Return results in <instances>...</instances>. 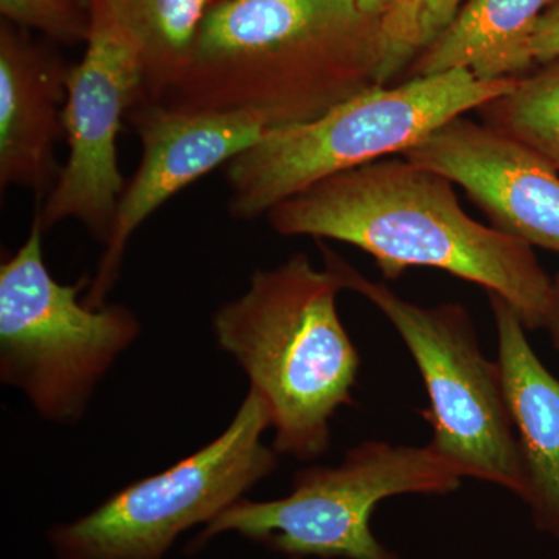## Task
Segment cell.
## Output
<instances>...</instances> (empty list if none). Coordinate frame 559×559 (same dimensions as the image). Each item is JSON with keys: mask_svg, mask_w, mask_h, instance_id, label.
<instances>
[{"mask_svg": "<svg viewBox=\"0 0 559 559\" xmlns=\"http://www.w3.org/2000/svg\"><path fill=\"white\" fill-rule=\"evenodd\" d=\"M455 183L403 156L340 173L280 202L267 223L282 237L347 242L388 280L433 267L509 301L527 330L546 329L554 278L532 246L485 226Z\"/></svg>", "mask_w": 559, "mask_h": 559, "instance_id": "cell-1", "label": "cell"}, {"mask_svg": "<svg viewBox=\"0 0 559 559\" xmlns=\"http://www.w3.org/2000/svg\"><path fill=\"white\" fill-rule=\"evenodd\" d=\"M384 68L382 20L355 0H218L189 69L157 105L245 112L277 130L388 86Z\"/></svg>", "mask_w": 559, "mask_h": 559, "instance_id": "cell-2", "label": "cell"}, {"mask_svg": "<svg viewBox=\"0 0 559 559\" xmlns=\"http://www.w3.org/2000/svg\"><path fill=\"white\" fill-rule=\"evenodd\" d=\"M336 272L307 253L259 270L212 319L218 347L248 374L271 414L272 448L312 462L330 450L331 421L353 406L360 356L337 312Z\"/></svg>", "mask_w": 559, "mask_h": 559, "instance_id": "cell-3", "label": "cell"}, {"mask_svg": "<svg viewBox=\"0 0 559 559\" xmlns=\"http://www.w3.org/2000/svg\"><path fill=\"white\" fill-rule=\"evenodd\" d=\"M514 83L479 80L465 69L415 76L360 92L308 123L266 131L226 165L227 210L235 219L266 216L320 180L400 156L448 121L502 97Z\"/></svg>", "mask_w": 559, "mask_h": 559, "instance_id": "cell-4", "label": "cell"}, {"mask_svg": "<svg viewBox=\"0 0 559 559\" xmlns=\"http://www.w3.org/2000/svg\"><path fill=\"white\" fill-rule=\"evenodd\" d=\"M320 248L323 264L336 272L344 289L374 305L409 349L428 392L429 406L419 414L430 428V450L463 479L498 485L524 500V468L500 366L481 352L468 310L403 299L326 246Z\"/></svg>", "mask_w": 559, "mask_h": 559, "instance_id": "cell-5", "label": "cell"}, {"mask_svg": "<svg viewBox=\"0 0 559 559\" xmlns=\"http://www.w3.org/2000/svg\"><path fill=\"white\" fill-rule=\"evenodd\" d=\"M462 480L428 444L364 441L337 466L297 471L285 498L238 500L204 525L187 551L197 554L216 536L237 533L289 558L400 559L371 530L378 503L403 495H451Z\"/></svg>", "mask_w": 559, "mask_h": 559, "instance_id": "cell-6", "label": "cell"}, {"mask_svg": "<svg viewBox=\"0 0 559 559\" xmlns=\"http://www.w3.org/2000/svg\"><path fill=\"white\" fill-rule=\"evenodd\" d=\"M44 234L33 218L27 240L0 266V381L39 417L73 425L142 325L124 305L86 307L79 294L90 278L64 285L51 277Z\"/></svg>", "mask_w": 559, "mask_h": 559, "instance_id": "cell-7", "label": "cell"}, {"mask_svg": "<svg viewBox=\"0 0 559 559\" xmlns=\"http://www.w3.org/2000/svg\"><path fill=\"white\" fill-rule=\"evenodd\" d=\"M271 414L249 390L227 428L170 468L127 485L97 509L50 530L57 559H162L194 525H207L277 468L263 443Z\"/></svg>", "mask_w": 559, "mask_h": 559, "instance_id": "cell-8", "label": "cell"}, {"mask_svg": "<svg viewBox=\"0 0 559 559\" xmlns=\"http://www.w3.org/2000/svg\"><path fill=\"white\" fill-rule=\"evenodd\" d=\"M83 60L68 70L62 128L69 156L35 218L44 231L75 219L95 240L108 241L124 179L117 157L121 120L142 98L143 68L134 44L90 0Z\"/></svg>", "mask_w": 559, "mask_h": 559, "instance_id": "cell-9", "label": "cell"}, {"mask_svg": "<svg viewBox=\"0 0 559 559\" xmlns=\"http://www.w3.org/2000/svg\"><path fill=\"white\" fill-rule=\"evenodd\" d=\"M142 159L121 194L116 221L84 305L102 308L120 277L128 242L165 202L259 143L267 127L245 112H210L139 103L128 112Z\"/></svg>", "mask_w": 559, "mask_h": 559, "instance_id": "cell-10", "label": "cell"}, {"mask_svg": "<svg viewBox=\"0 0 559 559\" xmlns=\"http://www.w3.org/2000/svg\"><path fill=\"white\" fill-rule=\"evenodd\" d=\"M400 156L452 180L496 229L559 253V171L518 140L462 116Z\"/></svg>", "mask_w": 559, "mask_h": 559, "instance_id": "cell-11", "label": "cell"}, {"mask_svg": "<svg viewBox=\"0 0 559 559\" xmlns=\"http://www.w3.org/2000/svg\"><path fill=\"white\" fill-rule=\"evenodd\" d=\"M498 362L525 477L524 502L539 532L559 540V380L544 366L509 301L488 294Z\"/></svg>", "mask_w": 559, "mask_h": 559, "instance_id": "cell-12", "label": "cell"}, {"mask_svg": "<svg viewBox=\"0 0 559 559\" xmlns=\"http://www.w3.org/2000/svg\"><path fill=\"white\" fill-rule=\"evenodd\" d=\"M68 70L3 25L0 32V183L36 194L57 182Z\"/></svg>", "mask_w": 559, "mask_h": 559, "instance_id": "cell-13", "label": "cell"}, {"mask_svg": "<svg viewBox=\"0 0 559 559\" xmlns=\"http://www.w3.org/2000/svg\"><path fill=\"white\" fill-rule=\"evenodd\" d=\"M551 0H466L412 61L407 79L465 69L479 80L520 79L535 64L530 38Z\"/></svg>", "mask_w": 559, "mask_h": 559, "instance_id": "cell-14", "label": "cell"}, {"mask_svg": "<svg viewBox=\"0 0 559 559\" xmlns=\"http://www.w3.org/2000/svg\"><path fill=\"white\" fill-rule=\"evenodd\" d=\"M142 60L139 103H159L189 69L205 17L218 0H95ZM138 103V105H139Z\"/></svg>", "mask_w": 559, "mask_h": 559, "instance_id": "cell-15", "label": "cell"}, {"mask_svg": "<svg viewBox=\"0 0 559 559\" xmlns=\"http://www.w3.org/2000/svg\"><path fill=\"white\" fill-rule=\"evenodd\" d=\"M484 123L535 151L559 171V60L516 79L479 109Z\"/></svg>", "mask_w": 559, "mask_h": 559, "instance_id": "cell-16", "label": "cell"}, {"mask_svg": "<svg viewBox=\"0 0 559 559\" xmlns=\"http://www.w3.org/2000/svg\"><path fill=\"white\" fill-rule=\"evenodd\" d=\"M466 0H404L382 17L385 39V83L412 61L454 20Z\"/></svg>", "mask_w": 559, "mask_h": 559, "instance_id": "cell-17", "label": "cell"}, {"mask_svg": "<svg viewBox=\"0 0 559 559\" xmlns=\"http://www.w3.org/2000/svg\"><path fill=\"white\" fill-rule=\"evenodd\" d=\"M0 11L7 20L61 43L86 40L90 35L91 11L84 14L73 0H0Z\"/></svg>", "mask_w": 559, "mask_h": 559, "instance_id": "cell-18", "label": "cell"}, {"mask_svg": "<svg viewBox=\"0 0 559 559\" xmlns=\"http://www.w3.org/2000/svg\"><path fill=\"white\" fill-rule=\"evenodd\" d=\"M530 55L539 64L559 60V0H551L530 38Z\"/></svg>", "mask_w": 559, "mask_h": 559, "instance_id": "cell-19", "label": "cell"}, {"mask_svg": "<svg viewBox=\"0 0 559 559\" xmlns=\"http://www.w3.org/2000/svg\"><path fill=\"white\" fill-rule=\"evenodd\" d=\"M359 11L371 17L388 16L390 11L395 10L404 0H355Z\"/></svg>", "mask_w": 559, "mask_h": 559, "instance_id": "cell-20", "label": "cell"}, {"mask_svg": "<svg viewBox=\"0 0 559 559\" xmlns=\"http://www.w3.org/2000/svg\"><path fill=\"white\" fill-rule=\"evenodd\" d=\"M546 330H549L551 344L559 349V274L554 278V296L549 318H547Z\"/></svg>", "mask_w": 559, "mask_h": 559, "instance_id": "cell-21", "label": "cell"}, {"mask_svg": "<svg viewBox=\"0 0 559 559\" xmlns=\"http://www.w3.org/2000/svg\"><path fill=\"white\" fill-rule=\"evenodd\" d=\"M73 2H81V0H73Z\"/></svg>", "mask_w": 559, "mask_h": 559, "instance_id": "cell-22", "label": "cell"}, {"mask_svg": "<svg viewBox=\"0 0 559 559\" xmlns=\"http://www.w3.org/2000/svg\"><path fill=\"white\" fill-rule=\"evenodd\" d=\"M290 559H297V558H290Z\"/></svg>", "mask_w": 559, "mask_h": 559, "instance_id": "cell-23", "label": "cell"}]
</instances>
